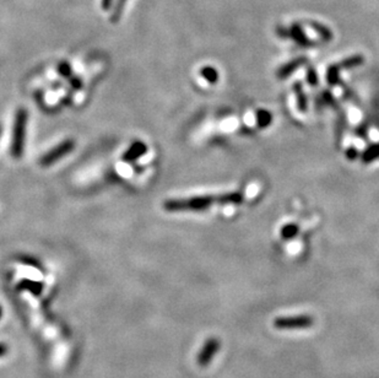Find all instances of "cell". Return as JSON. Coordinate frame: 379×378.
<instances>
[{
    "mask_svg": "<svg viewBox=\"0 0 379 378\" xmlns=\"http://www.w3.org/2000/svg\"><path fill=\"white\" fill-rule=\"evenodd\" d=\"M311 27H313L314 30L320 34V37H322V38L324 39L325 42L330 41V39L333 38V33H331L329 31V28H327L325 26L320 25V23L314 22L313 21V22H311Z\"/></svg>",
    "mask_w": 379,
    "mask_h": 378,
    "instance_id": "obj_14",
    "label": "cell"
},
{
    "mask_svg": "<svg viewBox=\"0 0 379 378\" xmlns=\"http://www.w3.org/2000/svg\"><path fill=\"white\" fill-rule=\"evenodd\" d=\"M292 89L297 97V105H298L299 112L304 113L307 111V97L303 92V86H302V84L299 81H297V83L293 84Z\"/></svg>",
    "mask_w": 379,
    "mask_h": 378,
    "instance_id": "obj_8",
    "label": "cell"
},
{
    "mask_svg": "<svg viewBox=\"0 0 379 378\" xmlns=\"http://www.w3.org/2000/svg\"><path fill=\"white\" fill-rule=\"evenodd\" d=\"M346 156L349 160H355L359 156V152H357V150L355 147H349L346 151Z\"/></svg>",
    "mask_w": 379,
    "mask_h": 378,
    "instance_id": "obj_18",
    "label": "cell"
},
{
    "mask_svg": "<svg viewBox=\"0 0 379 378\" xmlns=\"http://www.w3.org/2000/svg\"><path fill=\"white\" fill-rule=\"evenodd\" d=\"M243 195L240 192L225 193L217 195H200L187 199H169L163 203L167 211H201L213 204H242Z\"/></svg>",
    "mask_w": 379,
    "mask_h": 378,
    "instance_id": "obj_1",
    "label": "cell"
},
{
    "mask_svg": "<svg viewBox=\"0 0 379 378\" xmlns=\"http://www.w3.org/2000/svg\"><path fill=\"white\" fill-rule=\"evenodd\" d=\"M145 151H146V146H145L142 142H135L130 147V150H129L126 157L128 158V160H134V158L139 157L140 155L144 154Z\"/></svg>",
    "mask_w": 379,
    "mask_h": 378,
    "instance_id": "obj_12",
    "label": "cell"
},
{
    "mask_svg": "<svg viewBox=\"0 0 379 378\" xmlns=\"http://www.w3.org/2000/svg\"><path fill=\"white\" fill-rule=\"evenodd\" d=\"M297 234H298V226L295 224L286 225V226H283L282 230H281V236L285 240L293 239Z\"/></svg>",
    "mask_w": 379,
    "mask_h": 378,
    "instance_id": "obj_15",
    "label": "cell"
},
{
    "mask_svg": "<svg viewBox=\"0 0 379 378\" xmlns=\"http://www.w3.org/2000/svg\"><path fill=\"white\" fill-rule=\"evenodd\" d=\"M1 314H2V309L1 307H0V318H1Z\"/></svg>",
    "mask_w": 379,
    "mask_h": 378,
    "instance_id": "obj_20",
    "label": "cell"
},
{
    "mask_svg": "<svg viewBox=\"0 0 379 378\" xmlns=\"http://www.w3.org/2000/svg\"><path fill=\"white\" fill-rule=\"evenodd\" d=\"M379 157V144H375L368 147L362 154V161L365 163H370Z\"/></svg>",
    "mask_w": 379,
    "mask_h": 378,
    "instance_id": "obj_11",
    "label": "cell"
},
{
    "mask_svg": "<svg viewBox=\"0 0 379 378\" xmlns=\"http://www.w3.org/2000/svg\"><path fill=\"white\" fill-rule=\"evenodd\" d=\"M307 81H308L309 85L312 86L318 85V75L314 68H308V71H307Z\"/></svg>",
    "mask_w": 379,
    "mask_h": 378,
    "instance_id": "obj_17",
    "label": "cell"
},
{
    "mask_svg": "<svg viewBox=\"0 0 379 378\" xmlns=\"http://www.w3.org/2000/svg\"><path fill=\"white\" fill-rule=\"evenodd\" d=\"M339 71H340V68L338 67V64H334L328 68L327 79H328V83H329L330 85H336V84H339V81H340Z\"/></svg>",
    "mask_w": 379,
    "mask_h": 378,
    "instance_id": "obj_13",
    "label": "cell"
},
{
    "mask_svg": "<svg viewBox=\"0 0 379 378\" xmlns=\"http://www.w3.org/2000/svg\"><path fill=\"white\" fill-rule=\"evenodd\" d=\"M201 75L206 79L210 84H215L219 79V74H217L216 69L213 67H205L201 69Z\"/></svg>",
    "mask_w": 379,
    "mask_h": 378,
    "instance_id": "obj_16",
    "label": "cell"
},
{
    "mask_svg": "<svg viewBox=\"0 0 379 378\" xmlns=\"http://www.w3.org/2000/svg\"><path fill=\"white\" fill-rule=\"evenodd\" d=\"M288 36L292 37L293 41H295L297 44H299V46H302V47H311L314 44L313 42H312L311 39H309L308 37L304 34L303 30H302V27H301V25H299V23H293V25L291 26L290 32H288Z\"/></svg>",
    "mask_w": 379,
    "mask_h": 378,
    "instance_id": "obj_6",
    "label": "cell"
},
{
    "mask_svg": "<svg viewBox=\"0 0 379 378\" xmlns=\"http://www.w3.org/2000/svg\"><path fill=\"white\" fill-rule=\"evenodd\" d=\"M221 349V342H220L219 338L211 337L204 343V345L201 346L200 351L198 354V365L200 367H208L209 364L214 360L215 356L217 355V353Z\"/></svg>",
    "mask_w": 379,
    "mask_h": 378,
    "instance_id": "obj_4",
    "label": "cell"
},
{
    "mask_svg": "<svg viewBox=\"0 0 379 378\" xmlns=\"http://www.w3.org/2000/svg\"><path fill=\"white\" fill-rule=\"evenodd\" d=\"M7 351H9V348H7L6 344L0 343V358H2L4 355H6Z\"/></svg>",
    "mask_w": 379,
    "mask_h": 378,
    "instance_id": "obj_19",
    "label": "cell"
},
{
    "mask_svg": "<svg viewBox=\"0 0 379 378\" xmlns=\"http://www.w3.org/2000/svg\"><path fill=\"white\" fill-rule=\"evenodd\" d=\"M306 62H307L306 58H297V59L292 60V62H288L287 64H285L283 67H281L279 69V71H277V76H279L280 79L287 78V76H290L291 74L296 70V69L302 67V65H303Z\"/></svg>",
    "mask_w": 379,
    "mask_h": 378,
    "instance_id": "obj_7",
    "label": "cell"
},
{
    "mask_svg": "<svg viewBox=\"0 0 379 378\" xmlns=\"http://www.w3.org/2000/svg\"><path fill=\"white\" fill-rule=\"evenodd\" d=\"M314 324V318L309 314H299L293 317H279L274 321V328L277 330L308 329Z\"/></svg>",
    "mask_w": 379,
    "mask_h": 378,
    "instance_id": "obj_3",
    "label": "cell"
},
{
    "mask_svg": "<svg viewBox=\"0 0 379 378\" xmlns=\"http://www.w3.org/2000/svg\"><path fill=\"white\" fill-rule=\"evenodd\" d=\"M74 146H75V142H74L73 140L70 139L64 140V141L60 142L58 146L53 147L49 152H47L46 155L42 156L41 165L44 166V167L53 165V163L59 161L62 157H64V156L70 154V152L73 151Z\"/></svg>",
    "mask_w": 379,
    "mask_h": 378,
    "instance_id": "obj_5",
    "label": "cell"
},
{
    "mask_svg": "<svg viewBox=\"0 0 379 378\" xmlns=\"http://www.w3.org/2000/svg\"><path fill=\"white\" fill-rule=\"evenodd\" d=\"M363 57L362 55H352V57L350 58H346V59H344L343 62H340L338 64V67L340 69H351V68H355V67H359V65H361L363 63Z\"/></svg>",
    "mask_w": 379,
    "mask_h": 378,
    "instance_id": "obj_9",
    "label": "cell"
},
{
    "mask_svg": "<svg viewBox=\"0 0 379 378\" xmlns=\"http://www.w3.org/2000/svg\"><path fill=\"white\" fill-rule=\"evenodd\" d=\"M28 115L23 108L18 110L15 116L14 129H12L11 154L14 157H20L23 152L26 136V126H27Z\"/></svg>",
    "mask_w": 379,
    "mask_h": 378,
    "instance_id": "obj_2",
    "label": "cell"
},
{
    "mask_svg": "<svg viewBox=\"0 0 379 378\" xmlns=\"http://www.w3.org/2000/svg\"><path fill=\"white\" fill-rule=\"evenodd\" d=\"M256 121H258L259 128H266L267 126H270V123L272 121L271 113L266 110H258V112H256Z\"/></svg>",
    "mask_w": 379,
    "mask_h": 378,
    "instance_id": "obj_10",
    "label": "cell"
}]
</instances>
